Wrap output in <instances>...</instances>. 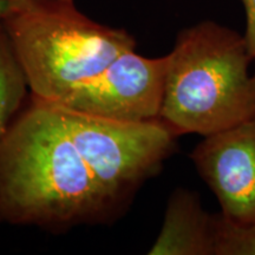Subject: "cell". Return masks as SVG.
<instances>
[{"label": "cell", "instance_id": "6da1fadb", "mask_svg": "<svg viewBox=\"0 0 255 255\" xmlns=\"http://www.w3.org/2000/svg\"><path fill=\"white\" fill-rule=\"evenodd\" d=\"M123 213L79 154L55 105L30 94L0 142V223L65 233Z\"/></svg>", "mask_w": 255, "mask_h": 255}, {"label": "cell", "instance_id": "7a4b0ae2", "mask_svg": "<svg viewBox=\"0 0 255 255\" xmlns=\"http://www.w3.org/2000/svg\"><path fill=\"white\" fill-rule=\"evenodd\" d=\"M254 62L244 34L213 20L177 34L159 119L178 136L206 137L255 116Z\"/></svg>", "mask_w": 255, "mask_h": 255}, {"label": "cell", "instance_id": "3957f363", "mask_svg": "<svg viewBox=\"0 0 255 255\" xmlns=\"http://www.w3.org/2000/svg\"><path fill=\"white\" fill-rule=\"evenodd\" d=\"M1 24L31 96L49 103L136 47L129 32L88 18L73 0H13Z\"/></svg>", "mask_w": 255, "mask_h": 255}, {"label": "cell", "instance_id": "277c9868", "mask_svg": "<svg viewBox=\"0 0 255 255\" xmlns=\"http://www.w3.org/2000/svg\"><path fill=\"white\" fill-rule=\"evenodd\" d=\"M51 104L96 181L122 213L177 148L180 136L161 119L122 122Z\"/></svg>", "mask_w": 255, "mask_h": 255}, {"label": "cell", "instance_id": "5b68a950", "mask_svg": "<svg viewBox=\"0 0 255 255\" xmlns=\"http://www.w3.org/2000/svg\"><path fill=\"white\" fill-rule=\"evenodd\" d=\"M167 71L168 55L146 58L135 50L127 51L98 75L76 85L56 104L77 113L122 122L158 120Z\"/></svg>", "mask_w": 255, "mask_h": 255}, {"label": "cell", "instance_id": "8992f818", "mask_svg": "<svg viewBox=\"0 0 255 255\" xmlns=\"http://www.w3.org/2000/svg\"><path fill=\"white\" fill-rule=\"evenodd\" d=\"M190 158L226 218L255 222V116L203 137Z\"/></svg>", "mask_w": 255, "mask_h": 255}, {"label": "cell", "instance_id": "52a82bcc", "mask_svg": "<svg viewBox=\"0 0 255 255\" xmlns=\"http://www.w3.org/2000/svg\"><path fill=\"white\" fill-rule=\"evenodd\" d=\"M150 255H213V214L199 194L177 188L169 197L163 225Z\"/></svg>", "mask_w": 255, "mask_h": 255}, {"label": "cell", "instance_id": "ba28073f", "mask_svg": "<svg viewBox=\"0 0 255 255\" xmlns=\"http://www.w3.org/2000/svg\"><path fill=\"white\" fill-rule=\"evenodd\" d=\"M26 77L0 23V142L30 98Z\"/></svg>", "mask_w": 255, "mask_h": 255}, {"label": "cell", "instance_id": "9c48e42d", "mask_svg": "<svg viewBox=\"0 0 255 255\" xmlns=\"http://www.w3.org/2000/svg\"><path fill=\"white\" fill-rule=\"evenodd\" d=\"M213 255H255V222L237 223L213 214Z\"/></svg>", "mask_w": 255, "mask_h": 255}, {"label": "cell", "instance_id": "30bf717a", "mask_svg": "<svg viewBox=\"0 0 255 255\" xmlns=\"http://www.w3.org/2000/svg\"><path fill=\"white\" fill-rule=\"evenodd\" d=\"M241 2L246 15V31L244 36L255 62V0H241Z\"/></svg>", "mask_w": 255, "mask_h": 255}, {"label": "cell", "instance_id": "8fae6325", "mask_svg": "<svg viewBox=\"0 0 255 255\" xmlns=\"http://www.w3.org/2000/svg\"><path fill=\"white\" fill-rule=\"evenodd\" d=\"M12 2H13V0H0V23L8 12V9L11 8Z\"/></svg>", "mask_w": 255, "mask_h": 255}]
</instances>
